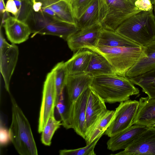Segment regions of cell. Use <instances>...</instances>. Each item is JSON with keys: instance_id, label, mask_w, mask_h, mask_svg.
<instances>
[{"instance_id": "d590c367", "label": "cell", "mask_w": 155, "mask_h": 155, "mask_svg": "<svg viewBox=\"0 0 155 155\" xmlns=\"http://www.w3.org/2000/svg\"><path fill=\"white\" fill-rule=\"evenodd\" d=\"M5 12V5L4 0H0V13L1 18Z\"/></svg>"}, {"instance_id": "1f68e13d", "label": "cell", "mask_w": 155, "mask_h": 155, "mask_svg": "<svg viewBox=\"0 0 155 155\" xmlns=\"http://www.w3.org/2000/svg\"><path fill=\"white\" fill-rule=\"evenodd\" d=\"M11 141L9 130L4 125L1 119L0 127V146L4 147L8 145Z\"/></svg>"}, {"instance_id": "ba28073f", "label": "cell", "mask_w": 155, "mask_h": 155, "mask_svg": "<svg viewBox=\"0 0 155 155\" xmlns=\"http://www.w3.org/2000/svg\"><path fill=\"white\" fill-rule=\"evenodd\" d=\"M139 101L127 100L122 102L116 108L112 120L104 134L110 137L133 125Z\"/></svg>"}, {"instance_id": "8d00e7d4", "label": "cell", "mask_w": 155, "mask_h": 155, "mask_svg": "<svg viewBox=\"0 0 155 155\" xmlns=\"http://www.w3.org/2000/svg\"><path fill=\"white\" fill-rule=\"evenodd\" d=\"M14 0L18 11V10L20 9L21 6V0Z\"/></svg>"}, {"instance_id": "7a4b0ae2", "label": "cell", "mask_w": 155, "mask_h": 155, "mask_svg": "<svg viewBox=\"0 0 155 155\" xmlns=\"http://www.w3.org/2000/svg\"><path fill=\"white\" fill-rule=\"evenodd\" d=\"M12 118L9 129L11 141L21 155H37L38 151L30 123L15 98L9 93Z\"/></svg>"}, {"instance_id": "d6986e66", "label": "cell", "mask_w": 155, "mask_h": 155, "mask_svg": "<svg viewBox=\"0 0 155 155\" xmlns=\"http://www.w3.org/2000/svg\"><path fill=\"white\" fill-rule=\"evenodd\" d=\"M133 125L150 126L155 123V99L141 97Z\"/></svg>"}, {"instance_id": "4fadbf2b", "label": "cell", "mask_w": 155, "mask_h": 155, "mask_svg": "<svg viewBox=\"0 0 155 155\" xmlns=\"http://www.w3.org/2000/svg\"><path fill=\"white\" fill-rule=\"evenodd\" d=\"M106 0H93L77 22L78 30L97 24L101 25L107 14Z\"/></svg>"}, {"instance_id": "f1b7e54d", "label": "cell", "mask_w": 155, "mask_h": 155, "mask_svg": "<svg viewBox=\"0 0 155 155\" xmlns=\"http://www.w3.org/2000/svg\"><path fill=\"white\" fill-rule=\"evenodd\" d=\"M93 0H74L70 4L77 23Z\"/></svg>"}, {"instance_id": "83f0119b", "label": "cell", "mask_w": 155, "mask_h": 155, "mask_svg": "<svg viewBox=\"0 0 155 155\" xmlns=\"http://www.w3.org/2000/svg\"><path fill=\"white\" fill-rule=\"evenodd\" d=\"M101 136L98 137L91 143L82 148L74 149L60 150V155H95L94 149L96 144Z\"/></svg>"}, {"instance_id": "d6a6232c", "label": "cell", "mask_w": 155, "mask_h": 155, "mask_svg": "<svg viewBox=\"0 0 155 155\" xmlns=\"http://www.w3.org/2000/svg\"><path fill=\"white\" fill-rule=\"evenodd\" d=\"M6 11L11 13L14 17L16 16L18 12L14 0H8L5 5Z\"/></svg>"}, {"instance_id": "e0dca14e", "label": "cell", "mask_w": 155, "mask_h": 155, "mask_svg": "<svg viewBox=\"0 0 155 155\" xmlns=\"http://www.w3.org/2000/svg\"><path fill=\"white\" fill-rule=\"evenodd\" d=\"M155 68V41L143 47L141 54L125 76L130 78L143 74Z\"/></svg>"}, {"instance_id": "44dd1931", "label": "cell", "mask_w": 155, "mask_h": 155, "mask_svg": "<svg viewBox=\"0 0 155 155\" xmlns=\"http://www.w3.org/2000/svg\"><path fill=\"white\" fill-rule=\"evenodd\" d=\"M97 46L113 47H141L137 43L122 36L116 31L103 28L100 33Z\"/></svg>"}, {"instance_id": "f546056e", "label": "cell", "mask_w": 155, "mask_h": 155, "mask_svg": "<svg viewBox=\"0 0 155 155\" xmlns=\"http://www.w3.org/2000/svg\"><path fill=\"white\" fill-rule=\"evenodd\" d=\"M30 0H21V6L17 15L15 17L25 22L28 15L32 8Z\"/></svg>"}, {"instance_id": "3957f363", "label": "cell", "mask_w": 155, "mask_h": 155, "mask_svg": "<svg viewBox=\"0 0 155 155\" xmlns=\"http://www.w3.org/2000/svg\"><path fill=\"white\" fill-rule=\"evenodd\" d=\"M117 33L144 47L155 41L153 11H140L128 18L117 28Z\"/></svg>"}, {"instance_id": "836d02e7", "label": "cell", "mask_w": 155, "mask_h": 155, "mask_svg": "<svg viewBox=\"0 0 155 155\" xmlns=\"http://www.w3.org/2000/svg\"><path fill=\"white\" fill-rule=\"evenodd\" d=\"M31 2L32 4L33 9L35 12H38L41 11L42 4L41 2L36 1L35 0H31Z\"/></svg>"}, {"instance_id": "e575fe53", "label": "cell", "mask_w": 155, "mask_h": 155, "mask_svg": "<svg viewBox=\"0 0 155 155\" xmlns=\"http://www.w3.org/2000/svg\"><path fill=\"white\" fill-rule=\"evenodd\" d=\"M41 11L49 16L61 19L55 13L49 8L42 6Z\"/></svg>"}, {"instance_id": "7c38bea8", "label": "cell", "mask_w": 155, "mask_h": 155, "mask_svg": "<svg viewBox=\"0 0 155 155\" xmlns=\"http://www.w3.org/2000/svg\"><path fill=\"white\" fill-rule=\"evenodd\" d=\"M114 154L155 155V127L147 126L127 148Z\"/></svg>"}, {"instance_id": "8992f818", "label": "cell", "mask_w": 155, "mask_h": 155, "mask_svg": "<svg viewBox=\"0 0 155 155\" xmlns=\"http://www.w3.org/2000/svg\"><path fill=\"white\" fill-rule=\"evenodd\" d=\"M89 89L84 91L74 102L66 107L64 119L62 122L65 129H73L84 139L87 133L86 109Z\"/></svg>"}, {"instance_id": "52a82bcc", "label": "cell", "mask_w": 155, "mask_h": 155, "mask_svg": "<svg viewBox=\"0 0 155 155\" xmlns=\"http://www.w3.org/2000/svg\"><path fill=\"white\" fill-rule=\"evenodd\" d=\"M107 14L102 24L103 28L116 31L125 20L140 11L132 0H106Z\"/></svg>"}, {"instance_id": "9c48e42d", "label": "cell", "mask_w": 155, "mask_h": 155, "mask_svg": "<svg viewBox=\"0 0 155 155\" xmlns=\"http://www.w3.org/2000/svg\"><path fill=\"white\" fill-rule=\"evenodd\" d=\"M56 97L54 73L52 70L47 74L43 85L38 129L39 133L42 131L49 117L54 115Z\"/></svg>"}, {"instance_id": "7402d4cb", "label": "cell", "mask_w": 155, "mask_h": 155, "mask_svg": "<svg viewBox=\"0 0 155 155\" xmlns=\"http://www.w3.org/2000/svg\"><path fill=\"white\" fill-rule=\"evenodd\" d=\"M91 51V60L85 73L93 77L105 74H116L114 69L105 57L98 53Z\"/></svg>"}, {"instance_id": "9a60e30c", "label": "cell", "mask_w": 155, "mask_h": 155, "mask_svg": "<svg viewBox=\"0 0 155 155\" xmlns=\"http://www.w3.org/2000/svg\"><path fill=\"white\" fill-rule=\"evenodd\" d=\"M93 78L86 73L68 74L65 87L67 95L66 107L74 102L84 91L91 87Z\"/></svg>"}, {"instance_id": "5bb4252c", "label": "cell", "mask_w": 155, "mask_h": 155, "mask_svg": "<svg viewBox=\"0 0 155 155\" xmlns=\"http://www.w3.org/2000/svg\"><path fill=\"white\" fill-rule=\"evenodd\" d=\"M105 103L104 101L90 87L86 109L87 127L86 137L101 117L107 110Z\"/></svg>"}, {"instance_id": "f35d334b", "label": "cell", "mask_w": 155, "mask_h": 155, "mask_svg": "<svg viewBox=\"0 0 155 155\" xmlns=\"http://www.w3.org/2000/svg\"><path fill=\"white\" fill-rule=\"evenodd\" d=\"M153 12L155 19V4L153 5Z\"/></svg>"}, {"instance_id": "277c9868", "label": "cell", "mask_w": 155, "mask_h": 155, "mask_svg": "<svg viewBox=\"0 0 155 155\" xmlns=\"http://www.w3.org/2000/svg\"><path fill=\"white\" fill-rule=\"evenodd\" d=\"M33 36L37 34L57 36L65 40L78 30L76 25L49 16L42 11L35 12L33 8L25 22Z\"/></svg>"}, {"instance_id": "603a6c76", "label": "cell", "mask_w": 155, "mask_h": 155, "mask_svg": "<svg viewBox=\"0 0 155 155\" xmlns=\"http://www.w3.org/2000/svg\"><path fill=\"white\" fill-rule=\"evenodd\" d=\"M53 10L61 20L76 25L70 4L65 0H35Z\"/></svg>"}, {"instance_id": "60d3db41", "label": "cell", "mask_w": 155, "mask_h": 155, "mask_svg": "<svg viewBox=\"0 0 155 155\" xmlns=\"http://www.w3.org/2000/svg\"><path fill=\"white\" fill-rule=\"evenodd\" d=\"M132 0L133 1V2H134V3L137 0Z\"/></svg>"}, {"instance_id": "2e32d148", "label": "cell", "mask_w": 155, "mask_h": 155, "mask_svg": "<svg viewBox=\"0 0 155 155\" xmlns=\"http://www.w3.org/2000/svg\"><path fill=\"white\" fill-rule=\"evenodd\" d=\"M147 126L133 124L126 129L110 137L107 148L112 151L125 149L131 144Z\"/></svg>"}, {"instance_id": "484cf974", "label": "cell", "mask_w": 155, "mask_h": 155, "mask_svg": "<svg viewBox=\"0 0 155 155\" xmlns=\"http://www.w3.org/2000/svg\"><path fill=\"white\" fill-rule=\"evenodd\" d=\"M52 70L54 71L55 75V82L57 93V105L60 96L63 93L68 74L65 62L63 61L57 64Z\"/></svg>"}, {"instance_id": "b9f144b4", "label": "cell", "mask_w": 155, "mask_h": 155, "mask_svg": "<svg viewBox=\"0 0 155 155\" xmlns=\"http://www.w3.org/2000/svg\"><path fill=\"white\" fill-rule=\"evenodd\" d=\"M31 0H30L31 1Z\"/></svg>"}, {"instance_id": "4316f807", "label": "cell", "mask_w": 155, "mask_h": 155, "mask_svg": "<svg viewBox=\"0 0 155 155\" xmlns=\"http://www.w3.org/2000/svg\"><path fill=\"white\" fill-rule=\"evenodd\" d=\"M61 125L62 124L61 120H57L54 115L50 116L41 133V143L45 146H50L55 132Z\"/></svg>"}, {"instance_id": "ab89813d", "label": "cell", "mask_w": 155, "mask_h": 155, "mask_svg": "<svg viewBox=\"0 0 155 155\" xmlns=\"http://www.w3.org/2000/svg\"><path fill=\"white\" fill-rule=\"evenodd\" d=\"M151 126H154V127H155V123L154 124H153V125H152Z\"/></svg>"}, {"instance_id": "ffe728a7", "label": "cell", "mask_w": 155, "mask_h": 155, "mask_svg": "<svg viewBox=\"0 0 155 155\" xmlns=\"http://www.w3.org/2000/svg\"><path fill=\"white\" fill-rule=\"evenodd\" d=\"M92 51L85 48L76 51L72 57L65 62L68 75L85 73L90 62Z\"/></svg>"}, {"instance_id": "ac0fdd59", "label": "cell", "mask_w": 155, "mask_h": 155, "mask_svg": "<svg viewBox=\"0 0 155 155\" xmlns=\"http://www.w3.org/2000/svg\"><path fill=\"white\" fill-rule=\"evenodd\" d=\"M3 26L8 39L14 44L26 41L31 33L30 28L26 23L14 16H10L7 18Z\"/></svg>"}, {"instance_id": "6da1fadb", "label": "cell", "mask_w": 155, "mask_h": 155, "mask_svg": "<svg viewBox=\"0 0 155 155\" xmlns=\"http://www.w3.org/2000/svg\"><path fill=\"white\" fill-rule=\"evenodd\" d=\"M129 78L117 74L94 77L90 87L105 103L121 102L130 96L138 94L140 91Z\"/></svg>"}, {"instance_id": "30bf717a", "label": "cell", "mask_w": 155, "mask_h": 155, "mask_svg": "<svg viewBox=\"0 0 155 155\" xmlns=\"http://www.w3.org/2000/svg\"><path fill=\"white\" fill-rule=\"evenodd\" d=\"M0 71L5 82V88L9 93L11 77L18 61L19 51L15 44L10 45L4 38L0 28Z\"/></svg>"}, {"instance_id": "cb8c5ba5", "label": "cell", "mask_w": 155, "mask_h": 155, "mask_svg": "<svg viewBox=\"0 0 155 155\" xmlns=\"http://www.w3.org/2000/svg\"><path fill=\"white\" fill-rule=\"evenodd\" d=\"M115 110H107L101 117L84 139L86 145L102 136L110 125L114 117Z\"/></svg>"}, {"instance_id": "d4e9b609", "label": "cell", "mask_w": 155, "mask_h": 155, "mask_svg": "<svg viewBox=\"0 0 155 155\" xmlns=\"http://www.w3.org/2000/svg\"><path fill=\"white\" fill-rule=\"evenodd\" d=\"M129 79L134 84L140 87L149 98L155 99V68Z\"/></svg>"}, {"instance_id": "74e56055", "label": "cell", "mask_w": 155, "mask_h": 155, "mask_svg": "<svg viewBox=\"0 0 155 155\" xmlns=\"http://www.w3.org/2000/svg\"><path fill=\"white\" fill-rule=\"evenodd\" d=\"M67 1L68 3L70 4L74 0H65Z\"/></svg>"}, {"instance_id": "5b68a950", "label": "cell", "mask_w": 155, "mask_h": 155, "mask_svg": "<svg viewBox=\"0 0 155 155\" xmlns=\"http://www.w3.org/2000/svg\"><path fill=\"white\" fill-rule=\"evenodd\" d=\"M87 49L103 55L112 65L117 74L125 77L140 56L143 47H113L97 46Z\"/></svg>"}, {"instance_id": "4dcf8cb0", "label": "cell", "mask_w": 155, "mask_h": 155, "mask_svg": "<svg viewBox=\"0 0 155 155\" xmlns=\"http://www.w3.org/2000/svg\"><path fill=\"white\" fill-rule=\"evenodd\" d=\"M155 4V0H137L134 2L136 7L140 12L153 11Z\"/></svg>"}, {"instance_id": "8fae6325", "label": "cell", "mask_w": 155, "mask_h": 155, "mask_svg": "<svg viewBox=\"0 0 155 155\" xmlns=\"http://www.w3.org/2000/svg\"><path fill=\"white\" fill-rule=\"evenodd\" d=\"M102 28L101 24H97L78 30L67 39L69 48L75 52L80 49H87L97 46L100 33Z\"/></svg>"}]
</instances>
